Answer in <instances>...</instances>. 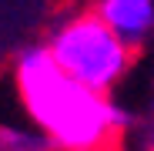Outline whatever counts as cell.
<instances>
[{
	"instance_id": "6da1fadb",
	"label": "cell",
	"mask_w": 154,
	"mask_h": 151,
	"mask_svg": "<svg viewBox=\"0 0 154 151\" xmlns=\"http://www.w3.org/2000/svg\"><path fill=\"white\" fill-rule=\"evenodd\" d=\"M17 91L34 128H40L60 151H94L111 131L131 124L114 97L87 91L60 71L50 47H30L17 61Z\"/></svg>"
},
{
	"instance_id": "7a4b0ae2",
	"label": "cell",
	"mask_w": 154,
	"mask_h": 151,
	"mask_svg": "<svg viewBox=\"0 0 154 151\" xmlns=\"http://www.w3.org/2000/svg\"><path fill=\"white\" fill-rule=\"evenodd\" d=\"M50 54L67 77L84 84L87 91L107 94L127 71L131 47H127L97 14H84L67 20L50 37Z\"/></svg>"
},
{
	"instance_id": "3957f363",
	"label": "cell",
	"mask_w": 154,
	"mask_h": 151,
	"mask_svg": "<svg viewBox=\"0 0 154 151\" xmlns=\"http://www.w3.org/2000/svg\"><path fill=\"white\" fill-rule=\"evenodd\" d=\"M107 27L134 47L154 30V0H100L94 10Z\"/></svg>"
},
{
	"instance_id": "277c9868",
	"label": "cell",
	"mask_w": 154,
	"mask_h": 151,
	"mask_svg": "<svg viewBox=\"0 0 154 151\" xmlns=\"http://www.w3.org/2000/svg\"><path fill=\"white\" fill-rule=\"evenodd\" d=\"M57 144L50 141L40 128H17V124H0V151H54Z\"/></svg>"
},
{
	"instance_id": "5b68a950",
	"label": "cell",
	"mask_w": 154,
	"mask_h": 151,
	"mask_svg": "<svg viewBox=\"0 0 154 151\" xmlns=\"http://www.w3.org/2000/svg\"><path fill=\"white\" fill-rule=\"evenodd\" d=\"M151 151H154V148H151Z\"/></svg>"
}]
</instances>
